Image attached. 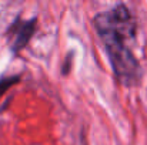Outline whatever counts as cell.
<instances>
[{"label": "cell", "instance_id": "cell-1", "mask_svg": "<svg viewBox=\"0 0 147 145\" xmlns=\"http://www.w3.org/2000/svg\"><path fill=\"white\" fill-rule=\"evenodd\" d=\"M93 24L109 55L116 78L124 87L137 86L142 68L130 47L136 37V21L127 6L117 4L104 13H98Z\"/></svg>", "mask_w": 147, "mask_h": 145}, {"label": "cell", "instance_id": "cell-2", "mask_svg": "<svg viewBox=\"0 0 147 145\" xmlns=\"http://www.w3.org/2000/svg\"><path fill=\"white\" fill-rule=\"evenodd\" d=\"M36 29V20H22L13 24L10 30V46L13 51H20L32 39Z\"/></svg>", "mask_w": 147, "mask_h": 145}, {"label": "cell", "instance_id": "cell-3", "mask_svg": "<svg viewBox=\"0 0 147 145\" xmlns=\"http://www.w3.org/2000/svg\"><path fill=\"white\" fill-rule=\"evenodd\" d=\"M14 81H16V80H13V78H9V81H7V80L0 81V96L6 91V88H7V87H10V86H11Z\"/></svg>", "mask_w": 147, "mask_h": 145}]
</instances>
